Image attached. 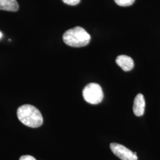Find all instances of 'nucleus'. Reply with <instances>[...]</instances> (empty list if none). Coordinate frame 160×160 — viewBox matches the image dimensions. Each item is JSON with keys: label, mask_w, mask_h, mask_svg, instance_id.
Returning <instances> with one entry per match:
<instances>
[{"label": "nucleus", "mask_w": 160, "mask_h": 160, "mask_svg": "<svg viewBox=\"0 0 160 160\" xmlns=\"http://www.w3.org/2000/svg\"><path fill=\"white\" fill-rule=\"evenodd\" d=\"M17 117L26 126L38 128L43 123V117L40 111L30 104H24L17 109Z\"/></svg>", "instance_id": "1"}, {"label": "nucleus", "mask_w": 160, "mask_h": 160, "mask_svg": "<svg viewBox=\"0 0 160 160\" xmlns=\"http://www.w3.org/2000/svg\"><path fill=\"white\" fill-rule=\"evenodd\" d=\"M91 36L85 29L75 27L69 29L63 34V40L67 45L75 48L86 46L90 43Z\"/></svg>", "instance_id": "2"}, {"label": "nucleus", "mask_w": 160, "mask_h": 160, "mask_svg": "<svg viewBox=\"0 0 160 160\" xmlns=\"http://www.w3.org/2000/svg\"><path fill=\"white\" fill-rule=\"evenodd\" d=\"M82 96L87 103L97 104L102 102L104 94L101 86L97 83L92 82L84 87Z\"/></svg>", "instance_id": "3"}, {"label": "nucleus", "mask_w": 160, "mask_h": 160, "mask_svg": "<svg viewBox=\"0 0 160 160\" xmlns=\"http://www.w3.org/2000/svg\"><path fill=\"white\" fill-rule=\"evenodd\" d=\"M110 148L116 156L122 160H138L136 152H133L129 149L123 145L118 143H111Z\"/></svg>", "instance_id": "4"}, {"label": "nucleus", "mask_w": 160, "mask_h": 160, "mask_svg": "<svg viewBox=\"0 0 160 160\" xmlns=\"http://www.w3.org/2000/svg\"><path fill=\"white\" fill-rule=\"evenodd\" d=\"M145 100L142 94H138L134 99L133 105V111L135 116H141L145 112Z\"/></svg>", "instance_id": "5"}, {"label": "nucleus", "mask_w": 160, "mask_h": 160, "mask_svg": "<svg viewBox=\"0 0 160 160\" xmlns=\"http://www.w3.org/2000/svg\"><path fill=\"white\" fill-rule=\"evenodd\" d=\"M116 62L124 71H129L134 67L132 58L125 55L118 56L116 59Z\"/></svg>", "instance_id": "6"}, {"label": "nucleus", "mask_w": 160, "mask_h": 160, "mask_svg": "<svg viewBox=\"0 0 160 160\" xmlns=\"http://www.w3.org/2000/svg\"><path fill=\"white\" fill-rule=\"evenodd\" d=\"M18 4L16 0H0V10L17 12Z\"/></svg>", "instance_id": "7"}, {"label": "nucleus", "mask_w": 160, "mask_h": 160, "mask_svg": "<svg viewBox=\"0 0 160 160\" xmlns=\"http://www.w3.org/2000/svg\"><path fill=\"white\" fill-rule=\"evenodd\" d=\"M135 0H114V2L122 7H128L132 5Z\"/></svg>", "instance_id": "8"}, {"label": "nucleus", "mask_w": 160, "mask_h": 160, "mask_svg": "<svg viewBox=\"0 0 160 160\" xmlns=\"http://www.w3.org/2000/svg\"><path fill=\"white\" fill-rule=\"evenodd\" d=\"M63 2L69 6H76L80 2L81 0H62Z\"/></svg>", "instance_id": "9"}, {"label": "nucleus", "mask_w": 160, "mask_h": 160, "mask_svg": "<svg viewBox=\"0 0 160 160\" xmlns=\"http://www.w3.org/2000/svg\"><path fill=\"white\" fill-rule=\"evenodd\" d=\"M19 160H36L33 157L31 156V155H23L20 158Z\"/></svg>", "instance_id": "10"}, {"label": "nucleus", "mask_w": 160, "mask_h": 160, "mask_svg": "<svg viewBox=\"0 0 160 160\" xmlns=\"http://www.w3.org/2000/svg\"><path fill=\"white\" fill-rule=\"evenodd\" d=\"M2 37V32H0V39H1V38Z\"/></svg>", "instance_id": "11"}]
</instances>
